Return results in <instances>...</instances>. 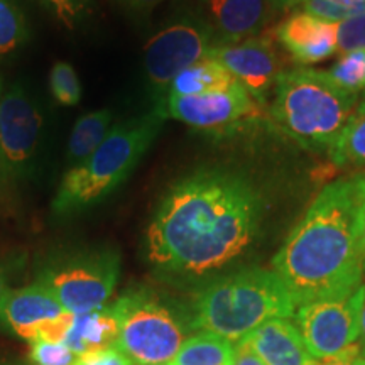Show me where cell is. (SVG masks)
<instances>
[{"instance_id": "obj_1", "label": "cell", "mask_w": 365, "mask_h": 365, "mask_svg": "<svg viewBox=\"0 0 365 365\" xmlns=\"http://www.w3.org/2000/svg\"><path fill=\"white\" fill-rule=\"evenodd\" d=\"M266 203L240 173L203 168L164 193L145 230V257L163 276L203 279L240 259L261 232Z\"/></svg>"}, {"instance_id": "obj_2", "label": "cell", "mask_w": 365, "mask_h": 365, "mask_svg": "<svg viewBox=\"0 0 365 365\" xmlns=\"http://www.w3.org/2000/svg\"><path fill=\"white\" fill-rule=\"evenodd\" d=\"M272 271L298 307L344 298L364 284L355 178L319 191L272 257Z\"/></svg>"}, {"instance_id": "obj_3", "label": "cell", "mask_w": 365, "mask_h": 365, "mask_svg": "<svg viewBox=\"0 0 365 365\" xmlns=\"http://www.w3.org/2000/svg\"><path fill=\"white\" fill-rule=\"evenodd\" d=\"M296 301L272 269L242 267L212 277L195 291L188 307L191 331L234 341L247 340L274 318H294Z\"/></svg>"}, {"instance_id": "obj_4", "label": "cell", "mask_w": 365, "mask_h": 365, "mask_svg": "<svg viewBox=\"0 0 365 365\" xmlns=\"http://www.w3.org/2000/svg\"><path fill=\"white\" fill-rule=\"evenodd\" d=\"M164 120L166 117L153 107L143 115L115 122L90 158L65 171L53 196V215H78L120 188L156 143Z\"/></svg>"}, {"instance_id": "obj_5", "label": "cell", "mask_w": 365, "mask_h": 365, "mask_svg": "<svg viewBox=\"0 0 365 365\" xmlns=\"http://www.w3.org/2000/svg\"><path fill=\"white\" fill-rule=\"evenodd\" d=\"M357 98L327 71L293 68L277 75L267 117L301 148L328 153L352 117Z\"/></svg>"}, {"instance_id": "obj_6", "label": "cell", "mask_w": 365, "mask_h": 365, "mask_svg": "<svg viewBox=\"0 0 365 365\" xmlns=\"http://www.w3.org/2000/svg\"><path fill=\"white\" fill-rule=\"evenodd\" d=\"M112 308L118 319L115 345L134 365L170 364L190 330L188 319L149 287H130Z\"/></svg>"}, {"instance_id": "obj_7", "label": "cell", "mask_w": 365, "mask_h": 365, "mask_svg": "<svg viewBox=\"0 0 365 365\" xmlns=\"http://www.w3.org/2000/svg\"><path fill=\"white\" fill-rule=\"evenodd\" d=\"M120 272V252L108 245H95L54 255L39 269L36 282L66 312L83 314L110 303Z\"/></svg>"}, {"instance_id": "obj_8", "label": "cell", "mask_w": 365, "mask_h": 365, "mask_svg": "<svg viewBox=\"0 0 365 365\" xmlns=\"http://www.w3.org/2000/svg\"><path fill=\"white\" fill-rule=\"evenodd\" d=\"M46 130L44 110L24 83L4 88L0 100V188L24 185L36 173Z\"/></svg>"}, {"instance_id": "obj_9", "label": "cell", "mask_w": 365, "mask_h": 365, "mask_svg": "<svg viewBox=\"0 0 365 365\" xmlns=\"http://www.w3.org/2000/svg\"><path fill=\"white\" fill-rule=\"evenodd\" d=\"M215 44L212 29L195 16L170 22L145 43L144 75L154 108H161L176 76L207 58Z\"/></svg>"}, {"instance_id": "obj_10", "label": "cell", "mask_w": 365, "mask_h": 365, "mask_svg": "<svg viewBox=\"0 0 365 365\" xmlns=\"http://www.w3.org/2000/svg\"><path fill=\"white\" fill-rule=\"evenodd\" d=\"M166 118H175L191 129L213 137L244 132L267 117V110L255 102L240 83L223 91L191 97H168L158 108Z\"/></svg>"}, {"instance_id": "obj_11", "label": "cell", "mask_w": 365, "mask_h": 365, "mask_svg": "<svg viewBox=\"0 0 365 365\" xmlns=\"http://www.w3.org/2000/svg\"><path fill=\"white\" fill-rule=\"evenodd\" d=\"M364 293L365 284L344 298L312 301L296 308L293 319L314 359L339 357L359 344Z\"/></svg>"}, {"instance_id": "obj_12", "label": "cell", "mask_w": 365, "mask_h": 365, "mask_svg": "<svg viewBox=\"0 0 365 365\" xmlns=\"http://www.w3.org/2000/svg\"><path fill=\"white\" fill-rule=\"evenodd\" d=\"M208 58L222 63L255 102L267 110L269 93L281 73V61L271 38L259 36L234 44H215Z\"/></svg>"}, {"instance_id": "obj_13", "label": "cell", "mask_w": 365, "mask_h": 365, "mask_svg": "<svg viewBox=\"0 0 365 365\" xmlns=\"http://www.w3.org/2000/svg\"><path fill=\"white\" fill-rule=\"evenodd\" d=\"M276 12L274 0H198V17L215 34L217 44L255 38Z\"/></svg>"}, {"instance_id": "obj_14", "label": "cell", "mask_w": 365, "mask_h": 365, "mask_svg": "<svg viewBox=\"0 0 365 365\" xmlns=\"http://www.w3.org/2000/svg\"><path fill=\"white\" fill-rule=\"evenodd\" d=\"M274 34L298 65H314L336 53V24L303 11L291 14Z\"/></svg>"}, {"instance_id": "obj_15", "label": "cell", "mask_w": 365, "mask_h": 365, "mask_svg": "<svg viewBox=\"0 0 365 365\" xmlns=\"http://www.w3.org/2000/svg\"><path fill=\"white\" fill-rule=\"evenodd\" d=\"M266 365H317L293 318H274L244 340Z\"/></svg>"}, {"instance_id": "obj_16", "label": "cell", "mask_w": 365, "mask_h": 365, "mask_svg": "<svg viewBox=\"0 0 365 365\" xmlns=\"http://www.w3.org/2000/svg\"><path fill=\"white\" fill-rule=\"evenodd\" d=\"M63 313H66V309L39 282L9 289L0 298V325L9 328L17 336Z\"/></svg>"}, {"instance_id": "obj_17", "label": "cell", "mask_w": 365, "mask_h": 365, "mask_svg": "<svg viewBox=\"0 0 365 365\" xmlns=\"http://www.w3.org/2000/svg\"><path fill=\"white\" fill-rule=\"evenodd\" d=\"M118 336V319L113 312L112 303L105 304L97 312L75 314L73 327L68 333L65 344L75 355L88 350L115 344Z\"/></svg>"}, {"instance_id": "obj_18", "label": "cell", "mask_w": 365, "mask_h": 365, "mask_svg": "<svg viewBox=\"0 0 365 365\" xmlns=\"http://www.w3.org/2000/svg\"><path fill=\"white\" fill-rule=\"evenodd\" d=\"M113 118L112 108H97L75 122L66 145V170L83 163L100 148L115 124Z\"/></svg>"}, {"instance_id": "obj_19", "label": "cell", "mask_w": 365, "mask_h": 365, "mask_svg": "<svg viewBox=\"0 0 365 365\" xmlns=\"http://www.w3.org/2000/svg\"><path fill=\"white\" fill-rule=\"evenodd\" d=\"M239 83L235 76L222 63L213 58H205L195 63L176 76L168 91V97H191L213 91H223ZM166 97V98H168Z\"/></svg>"}, {"instance_id": "obj_20", "label": "cell", "mask_w": 365, "mask_h": 365, "mask_svg": "<svg viewBox=\"0 0 365 365\" xmlns=\"http://www.w3.org/2000/svg\"><path fill=\"white\" fill-rule=\"evenodd\" d=\"M237 345L215 333L195 331L166 365H234Z\"/></svg>"}, {"instance_id": "obj_21", "label": "cell", "mask_w": 365, "mask_h": 365, "mask_svg": "<svg viewBox=\"0 0 365 365\" xmlns=\"http://www.w3.org/2000/svg\"><path fill=\"white\" fill-rule=\"evenodd\" d=\"M328 158L339 168L365 166V102L355 107L344 130L328 149Z\"/></svg>"}, {"instance_id": "obj_22", "label": "cell", "mask_w": 365, "mask_h": 365, "mask_svg": "<svg viewBox=\"0 0 365 365\" xmlns=\"http://www.w3.org/2000/svg\"><path fill=\"white\" fill-rule=\"evenodd\" d=\"M31 39L26 14L16 0H0V59L12 56Z\"/></svg>"}, {"instance_id": "obj_23", "label": "cell", "mask_w": 365, "mask_h": 365, "mask_svg": "<svg viewBox=\"0 0 365 365\" xmlns=\"http://www.w3.org/2000/svg\"><path fill=\"white\" fill-rule=\"evenodd\" d=\"M49 91L54 102L61 107H76L83 97L78 73L68 61H56L49 70Z\"/></svg>"}, {"instance_id": "obj_24", "label": "cell", "mask_w": 365, "mask_h": 365, "mask_svg": "<svg viewBox=\"0 0 365 365\" xmlns=\"http://www.w3.org/2000/svg\"><path fill=\"white\" fill-rule=\"evenodd\" d=\"M327 73L340 88L359 95L365 86V49L344 54Z\"/></svg>"}, {"instance_id": "obj_25", "label": "cell", "mask_w": 365, "mask_h": 365, "mask_svg": "<svg viewBox=\"0 0 365 365\" xmlns=\"http://www.w3.org/2000/svg\"><path fill=\"white\" fill-rule=\"evenodd\" d=\"M301 11L339 24L365 14V0H303Z\"/></svg>"}, {"instance_id": "obj_26", "label": "cell", "mask_w": 365, "mask_h": 365, "mask_svg": "<svg viewBox=\"0 0 365 365\" xmlns=\"http://www.w3.org/2000/svg\"><path fill=\"white\" fill-rule=\"evenodd\" d=\"M38 4L70 31L83 26L93 9V0H38Z\"/></svg>"}, {"instance_id": "obj_27", "label": "cell", "mask_w": 365, "mask_h": 365, "mask_svg": "<svg viewBox=\"0 0 365 365\" xmlns=\"http://www.w3.org/2000/svg\"><path fill=\"white\" fill-rule=\"evenodd\" d=\"M75 357L66 344L31 341L29 360L33 365H71Z\"/></svg>"}, {"instance_id": "obj_28", "label": "cell", "mask_w": 365, "mask_h": 365, "mask_svg": "<svg viewBox=\"0 0 365 365\" xmlns=\"http://www.w3.org/2000/svg\"><path fill=\"white\" fill-rule=\"evenodd\" d=\"M365 49V14L336 24V53Z\"/></svg>"}, {"instance_id": "obj_29", "label": "cell", "mask_w": 365, "mask_h": 365, "mask_svg": "<svg viewBox=\"0 0 365 365\" xmlns=\"http://www.w3.org/2000/svg\"><path fill=\"white\" fill-rule=\"evenodd\" d=\"M71 365H134L115 345L102 346L76 355Z\"/></svg>"}, {"instance_id": "obj_30", "label": "cell", "mask_w": 365, "mask_h": 365, "mask_svg": "<svg viewBox=\"0 0 365 365\" xmlns=\"http://www.w3.org/2000/svg\"><path fill=\"white\" fill-rule=\"evenodd\" d=\"M355 186H357L359 200V244L360 254H362V267L365 274V175L355 176Z\"/></svg>"}, {"instance_id": "obj_31", "label": "cell", "mask_w": 365, "mask_h": 365, "mask_svg": "<svg viewBox=\"0 0 365 365\" xmlns=\"http://www.w3.org/2000/svg\"><path fill=\"white\" fill-rule=\"evenodd\" d=\"M110 2L132 16H148L158 6H161L164 0H110Z\"/></svg>"}, {"instance_id": "obj_32", "label": "cell", "mask_w": 365, "mask_h": 365, "mask_svg": "<svg viewBox=\"0 0 365 365\" xmlns=\"http://www.w3.org/2000/svg\"><path fill=\"white\" fill-rule=\"evenodd\" d=\"M317 365H365V355L360 354L359 344L350 349L349 352L344 355H339V357H333L328 360H319Z\"/></svg>"}, {"instance_id": "obj_33", "label": "cell", "mask_w": 365, "mask_h": 365, "mask_svg": "<svg viewBox=\"0 0 365 365\" xmlns=\"http://www.w3.org/2000/svg\"><path fill=\"white\" fill-rule=\"evenodd\" d=\"M234 365H266L259 359V355L254 352L250 346L242 341V344L237 345V357Z\"/></svg>"}, {"instance_id": "obj_34", "label": "cell", "mask_w": 365, "mask_h": 365, "mask_svg": "<svg viewBox=\"0 0 365 365\" xmlns=\"http://www.w3.org/2000/svg\"><path fill=\"white\" fill-rule=\"evenodd\" d=\"M11 289L9 286V266L0 259V298Z\"/></svg>"}, {"instance_id": "obj_35", "label": "cell", "mask_w": 365, "mask_h": 365, "mask_svg": "<svg viewBox=\"0 0 365 365\" xmlns=\"http://www.w3.org/2000/svg\"><path fill=\"white\" fill-rule=\"evenodd\" d=\"M360 354L365 355V293L362 301V309H360V336H359Z\"/></svg>"}, {"instance_id": "obj_36", "label": "cell", "mask_w": 365, "mask_h": 365, "mask_svg": "<svg viewBox=\"0 0 365 365\" xmlns=\"http://www.w3.org/2000/svg\"><path fill=\"white\" fill-rule=\"evenodd\" d=\"M274 2H276V6L279 11H286V9L298 6V4L303 2V0H274Z\"/></svg>"}, {"instance_id": "obj_37", "label": "cell", "mask_w": 365, "mask_h": 365, "mask_svg": "<svg viewBox=\"0 0 365 365\" xmlns=\"http://www.w3.org/2000/svg\"><path fill=\"white\" fill-rule=\"evenodd\" d=\"M2 93H4V83H2V78H0V100H2Z\"/></svg>"}, {"instance_id": "obj_38", "label": "cell", "mask_w": 365, "mask_h": 365, "mask_svg": "<svg viewBox=\"0 0 365 365\" xmlns=\"http://www.w3.org/2000/svg\"><path fill=\"white\" fill-rule=\"evenodd\" d=\"M0 365H24V364H0Z\"/></svg>"}, {"instance_id": "obj_39", "label": "cell", "mask_w": 365, "mask_h": 365, "mask_svg": "<svg viewBox=\"0 0 365 365\" xmlns=\"http://www.w3.org/2000/svg\"><path fill=\"white\" fill-rule=\"evenodd\" d=\"M362 91H364V102H365V86H364V90H362Z\"/></svg>"}]
</instances>
